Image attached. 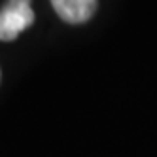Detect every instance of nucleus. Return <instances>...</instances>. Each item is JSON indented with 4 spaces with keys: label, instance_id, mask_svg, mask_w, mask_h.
I'll use <instances>...</instances> for the list:
<instances>
[{
    "label": "nucleus",
    "instance_id": "nucleus-1",
    "mask_svg": "<svg viewBox=\"0 0 157 157\" xmlns=\"http://www.w3.org/2000/svg\"><path fill=\"white\" fill-rule=\"evenodd\" d=\"M34 23L30 0H6L0 10V40L12 42Z\"/></svg>",
    "mask_w": 157,
    "mask_h": 157
},
{
    "label": "nucleus",
    "instance_id": "nucleus-2",
    "mask_svg": "<svg viewBox=\"0 0 157 157\" xmlns=\"http://www.w3.org/2000/svg\"><path fill=\"white\" fill-rule=\"evenodd\" d=\"M57 15L70 25H80L97 12V0H51Z\"/></svg>",
    "mask_w": 157,
    "mask_h": 157
}]
</instances>
